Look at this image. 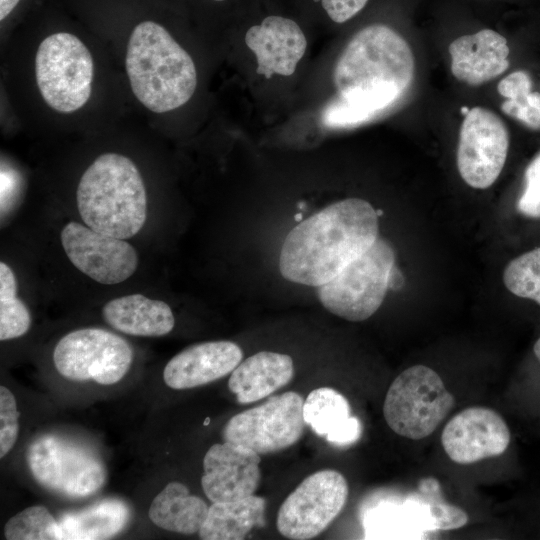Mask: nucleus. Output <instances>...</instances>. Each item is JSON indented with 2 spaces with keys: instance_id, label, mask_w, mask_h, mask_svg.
<instances>
[{
  "instance_id": "nucleus-1",
  "label": "nucleus",
  "mask_w": 540,
  "mask_h": 540,
  "mask_svg": "<svg viewBox=\"0 0 540 540\" xmlns=\"http://www.w3.org/2000/svg\"><path fill=\"white\" fill-rule=\"evenodd\" d=\"M414 72L412 50L399 33L383 24L362 28L336 62L337 95L325 105L322 123L350 128L370 121L401 98Z\"/></svg>"
},
{
  "instance_id": "nucleus-2",
  "label": "nucleus",
  "mask_w": 540,
  "mask_h": 540,
  "mask_svg": "<svg viewBox=\"0 0 540 540\" xmlns=\"http://www.w3.org/2000/svg\"><path fill=\"white\" fill-rule=\"evenodd\" d=\"M378 238V215L359 198L335 202L297 224L283 243L279 269L291 282L320 286Z\"/></svg>"
},
{
  "instance_id": "nucleus-3",
  "label": "nucleus",
  "mask_w": 540,
  "mask_h": 540,
  "mask_svg": "<svg viewBox=\"0 0 540 540\" xmlns=\"http://www.w3.org/2000/svg\"><path fill=\"white\" fill-rule=\"evenodd\" d=\"M125 68L133 94L155 113L181 107L191 99L197 86L192 57L154 19L141 20L132 28Z\"/></svg>"
},
{
  "instance_id": "nucleus-4",
  "label": "nucleus",
  "mask_w": 540,
  "mask_h": 540,
  "mask_svg": "<svg viewBox=\"0 0 540 540\" xmlns=\"http://www.w3.org/2000/svg\"><path fill=\"white\" fill-rule=\"evenodd\" d=\"M81 219L116 238L136 235L147 217V194L135 163L118 153L98 156L82 174L76 191Z\"/></svg>"
},
{
  "instance_id": "nucleus-5",
  "label": "nucleus",
  "mask_w": 540,
  "mask_h": 540,
  "mask_svg": "<svg viewBox=\"0 0 540 540\" xmlns=\"http://www.w3.org/2000/svg\"><path fill=\"white\" fill-rule=\"evenodd\" d=\"M94 75L92 55L76 35L60 31L40 43L35 56L37 87L53 110L71 113L90 98Z\"/></svg>"
},
{
  "instance_id": "nucleus-6",
  "label": "nucleus",
  "mask_w": 540,
  "mask_h": 540,
  "mask_svg": "<svg viewBox=\"0 0 540 540\" xmlns=\"http://www.w3.org/2000/svg\"><path fill=\"white\" fill-rule=\"evenodd\" d=\"M394 264L392 246L378 237L335 277L317 287L318 298L334 315L352 322L364 321L381 306Z\"/></svg>"
},
{
  "instance_id": "nucleus-7",
  "label": "nucleus",
  "mask_w": 540,
  "mask_h": 540,
  "mask_svg": "<svg viewBox=\"0 0 540 540\" xmlns=\"http://www.w3.org/2000/svg\"><path fill=\"white\" fill-rule=\"evenodd\" d=\"M454 404L441 377L430 367L415 365L401 372L389 386L383 415L396 434L420 440L436 430Z\"/></svg>"
},
{
  "instance_id": "nucleus-8",
  "label": "nucleus",
  "mask_w": 540,
  "mask_h": 540,
  "mask_svg": "<svg viewBox=\"0 0 540 540\" xmlns=\"http://www.w3.org/2000/svg\"><path fill=\"white\" fill-rule=\"evenodd\" d=\"M26 459L40 485L69 497L92 495L106 480L104 464L91 449L56 435L35 439Z\"/></svg>"
},
{
  "instance_id": "nucleus-9",
  "label": "nucleus",
  "mask_w": 540,
  "mask_h": 540,
  "mask_svg": "<svg viewBox=\"0 0 540 540\" xmlns=\"http://www.w3.org/2000/svg\"><path fill=\"white\" fill-rule=\"evenodd\" d=\"M132 360L133 351L128 342L100 328L66 334L53 352L54 365L63 377L74 381L93 379L102 385L120 381Z\"/></svg>"
},
{
  "instance_id": "nucleus-10",
  "label": "nucleus",
  "mask_w": 540,
  "mask_h": 540,
  "mask_svg": "<svg viewBox=\"0 0 540 540\" xmlns=\"http://www.w3.org/2000/svg\"><path fill=\"white\" fill-rule=\"evenodd\" d=\"M345 477L325 469L306 477L279 508V533L293 540L312 539L322 533L339 515L348 498Z\"/></svg>"
},
{
  "instance_id": "nucleus-11",
  "label": "nucleus",
  "mask_w": 540,
  "mask_h": 540,
  "mask_svg": "<svg viewBox=\"0 0 540 540\" xmlns=\"http://www.w3.org/2000/svg\"><path fill=\"white\" fill-rule=\"evenodd\" d=\"M303 403L295 391L272 396L231 417L223 429L224 441L246 446L260 455L284 450L303 434Z\"/></svg>"
},
{
  "instance_id": "nucleus-12",
  "label": "nucleus",
  "mask_w": 540,
  "mask_h": 540,
  "mask_svg": "<svg viewBox=\"0 0 540 540\" xmlns=\"http://www.w3.org/2000/svg\"><path fill=\"white\" fill-rule=\"evenodd\" d=\"M508 149V130L498 115L483 107L468 111L460 128L457 167L469 186L490 187L504 167Z\"/></svg>"
},
{
  "instance_id": "nucleus-13",
  "label": "nucleus",
  "mask_w": 540,
  "mask_h": 540,
  "mask_svg": "<svg viewBox=\"0 0 540 540\" xmlns=\"http://www.w3.org/2000/svg\"><path fill=\"white\" fill-rule=\"evenodd\" d=\"M60 239L71 263L98 283H121L137 269L138 254L125 239L105 235L74 221L64 226Z\"/></svg>"
},
{
  "instance_id": "nucleus-14",
  "label": "nucleus",
  "mask_w": 540,
  "mask_h": 540,
  "mask_svg": "<svg viewBox=\"0 0 540 540\" xmlns=\"http://www.w3.org/2000/svg\"><path fill=\"white\" fill-rule=\"evenodd\" d=\"M511 440L500 414L487 407H468L453 416L441 434L448 457L458 464H471L503 454Z\"/></svg>"
},
{
  "instance_id": "nucleus-15",
  "label": "nucleus",
  "mask_w": 540,
  "mask_h": 540,
  "mask_svg": "<svg viewBox=\"0 0 540 540\" xmlns=\"http://www.w3.org/2000/svg\"><path fill=\"white\" fill-rule=\"evenodd\" d=\"M260 454L230 441L212 445L203 459L201 485L214 502L236 501L254 494L259 486Z\"/></svg>"
},
{
  "instance_id": "nucleus-16",
  "label": "nucleus",
  "mask_w": 540,
  "mask_h": 540,
  "mask_svg": "<svg viewBox=\"0 0 540 540\" xmlns=\"http://www.w3.org/2000/svg\"><path fill=\"white\" fill-rule=\"evenodd\" d=\"M247 47L255 54L257 73L271 78L274 74L292 75L307 48L299 25L285 17L268 16L245 34Z\"/></svg>"
},
{
  "instance_id": "nucleus-17",
  "label": "nucleus",
  "mask_w": 540,
  "mask_h": 540,
  "mask_svg": "<svg viewBox=\"0 0 540 540\" xmlns=\"http://www.w3.org/2000/svg\"><path fill=\"white\" fill-rule=\"evenodd\" d=\"M242 357L241 348L231 341L194 344L170 359L164 368L163 379L175 390L202 386L231 373Z\"/></svg>"
},
{
  "instance_id": "nucleus-18",
  "label": "nucleus",
  "mask_w": 540,
  "mask_h": 540,
  "mask_svg": "<svg viewBox=\"0 0 540 540\" xmlns=\"http://www.w3.org/2000/svg\"><path fill=\"white\" fill-rule=\"evenodd\" d=\"M453 76L478 86L504 73L510 63V49L504 36L491 29L461 36L448 47Z\"/></svg>"
},
{
  "instance_id": "nucleus-19",
  "label": "nucleus",
  "mask_w": 540,
  "mask_h": 540,
  "mask_svg": "<svg viewBox=\"0 0 540 540\" xmlns=\"http://www.w3.org/2000/svg\"><path fill=\"white\" fill-rule=\"evenodd\" d=\"M303 419L317 435L337 447L350 446L362 435V424L352 416L348 400L330 387L316 388L307 395Z\"/></svg>"
},
{
  "instance_id": "nucleus-20",
  "label": "nucleus",
  "mask_w": 540,
  "mask_h": 540,
  "mask_svg": "<svg viewBox=\"0 0 540 540\" xmlns=\"http://www.w3.org/2000/svg\"><path fill=\"white\" fill-rule=\"evenodd\" d=\"M294 376V364L287 354L261 351L231 372L230 391L241 404L256 402L288 384Z\"/></svg>"
},
{
  "instance_id": "nucleus-21",
  "label": "nucleus",
  "mask_w": 540,
  "mask_h": 540,
  "mask_svg": "<svg viewBox=\"0 0 540 540\" xmlns=\"http://www.w3.org/2000/svg\"><path fill=\"white\" fill-rule=\"evenodd\" d=\"M102 316L114 329L133 336H164L175 324L167 303L143 294H130L107 302L102 308Z\"/></svg>"
},
{
  "instance_id": "nucleus-22",
  "label": "nucleus",
  "mask_w": 540,
  "mask_h": 540,
  "mask_svg": "<svg viewBox=\"0 0 540 540\" xmlns=\"http://www.w3.org/2000/svg\"><path fill=\"white\" fill-rule=\"evenodd\" d=\"M209 507L180 482L168 483L151 502L148 515L158 527L185 535L199 532Z\"/></svg>"
},
{
  "instance_id": "nucleus-23",
  "label": "nucleus",
  "mask_w": 540,
  "mask_h": 540,
  "mask_svg": "<svg viewBox=\"0 0 540 540\" xmlns=\"http://www.w3.org/2000/svg\"><path fill=\"white\" fill-rule=\"evenodd\" d=\"M266 501L254 494L230 502H214L198 535L203 540H241L265 525Z\"/></svg>"
},
{
  "instance_id": "nucleus-24",
  "label": "nucleus",
  "mask_w": 540,
  "mask_h": 540,
  "mask_svg": "<svg viewBox=\"0 0 540 540\" xmlns=\"http://www.w3.org/2000/svg\"><path fill=\"white\" fill-rule=\"evenodd\" d=\"M129 517V508L123 501L105 499L78 512L65 513L58 522L62 539L99 540L118 534Z\"/></svg>"
},
{
  "instance_id": "nucleus-25",
  "label": "nucleus",
  "mask_w": 540,
  "mask_h": 540,
  "mask_svg": "<svg viewBox=\"0 0 540 540\" xmlns=\"http://www.w3.org/2000/svg\"><path fill=\"white\" fill-rule=\"evenodd\" d=\"M498 93L506 98L501 110L525 126L540 129V93L532 91V79L524 70H517L497 85Z\"/></svg>"
},
{
  "instance_id": "nucleus-26",
  "label": "nucleus",
  "mask_w": 540,
  "mask_h": 540,
  "mask_svg": "<svg viewBox=\"0 0 540 540\" xmlns=\"http://www.w3.org/2000/svg\"><path fill=\"white\" fill-rule=\"evenodd\" d=\"M17 280L12 269L0 263V340L23 336L30 328L27 306L17 297Z\"/></svg>"
},
{
  "instance_id": "nucleus-27",
  "label": "nucleus",
  "mask_w": 540,
  "mask_h": 540,
  "mask_svg": "<svg viewBox=\"0 0 540 540\" xmlns=\"http://www.w3.org/2000/svg\"><path fill=\"white\" fill-rule=\"evenodd\" d=\"M8 540H59V522L44 506H31L11 517L4 527Z\"/></svg>"
},
{
  "instance_id": "nucleus-28",
  "label": "nucleus",
  "mask_w": 540,
  "mask_h": 540,
  "mask_svg": "<svg viewBox=\"0 0 540 540\" xmlns=\"http://www.w3.org/2000/svg\"><path fill=\"white\" fill-rule=\"evenodd\" d=\"M503 282L512 294L540 305V247L511 260L504 269Z\"/></svg>"
},
{
  "instance_id": "nucleus-29",
  "label": "nucleus",
  "mask_w": 540,
  "mask_h": 540,
  "mask_svg": "<svg viewBox=\"0 0 540 540\" xmlns=\"http://www.w3.org/2000/svg\"><path fill=\"white\" fill-rule=\"evenodd\" d=\"M20 413L13 393L0 386V458L13 448L19 432Z\"/></svg>"
},
{
  "instance_id": "nucleus-30",
  "label": "nucleus",
  "mask_w": 540,
  "mask_h": 540,
  "mask_svg": "<svg viewBox=\"0 0 540 540\" xmlns=\"http://www.w3.org/2000/svg\"><path fill=\"white\" fill-rule=\"evenodd\" d=\"M517 208L528 217H540V153L526 168L525 187Z\"/></svg>"
},
{
  "instance_id": "nucleus-31",
  "label": "nucleus",
  "mask_w": 540,
  "mask_h": 540,
  "mask_svg": "<svg viewBox=\"0 0 540 540\" xmlns=\"http://www.w3.org/2000/svg\"><path fill=\"white\" fill-rule=\"evenodd\" d=\"M432 529L453 530L465 526L468 522L467 513L454 505L437 502L429 505Z\"/></svg>"
},
{
  "instance_id": "nucleus-32",
  "label": "nucleus",
  "mask_w": 540,
  "mask_h": 540,
  "mask_svg": "<svg viewBox=\"0 0 540 540\" xmlns=\"http://www.w3.org/2000/svg\"><path fill=\"white\" fill-rule=\"evenodd\" d=\"M328 16L336 23H344L360 12L368 0H320Z\"/></svg>"
},
{
  "instance_id": "nucleus-33",
  "label": "nucleus",
  "mask_w": 540,
  "mask_h": 540,
  "mask_svg": "<svg viewBox=\"0 0 540 540\" xmlns=\"http://www.w3.org/2000/svg\"><path fill=\"white\" fill-rule=\"evenodd\" d=\"M404 282L405 279L402 272L394 264L389 273L388 288L393 291H398L403 287Z\"/></svg>"
},
{
  "instance_id": "nucleus-34",
  "label": "nucleus",
  "mask_w": 540,
  "mask_h": 540,
  "mask_svg": "<svg viewBox=\"0 0 540 540\" xmlns=\"http://www.w3.org/2000/svg\"><path fill=\"white\" fill-rule=\"evenodd\" d=\"M533 350H534L535 356L537 357V359H538L539 362H540V337H539V338L537 339V341L535 342L534 347H533Z\"/></svg>"
},
{
  "instance_id": "nucleus-35",
  "label": "nucleus",
  "mask_w": 540,
  "mask_h": 540,
  "mask_svg": "<svg viewBox=\"0 0 540 540\" xmlns=\"http://www.w3.org/2000/svg\"><path fill=\"white\" fill-rule=\"evenodd\" d=\"M295 220L301 222L302 221V213H297L295 216Z\"/></svg>"
},
{
  "instance_id": "nucleus-36",
  "label": "nucleus",
  "mask_w": 540,
  "mask_h": 540,
  "mask_svg": "<svg viewBox=\"0 0 540 540\" xmlns=\"http://www.w3.org/2000/svg\"><path fill=\"white\" fill-rule=\"evenodd\" d=\"M211 1H214V2H223V1H226V0H211Z\"/></svg>"
}]
</instances>
